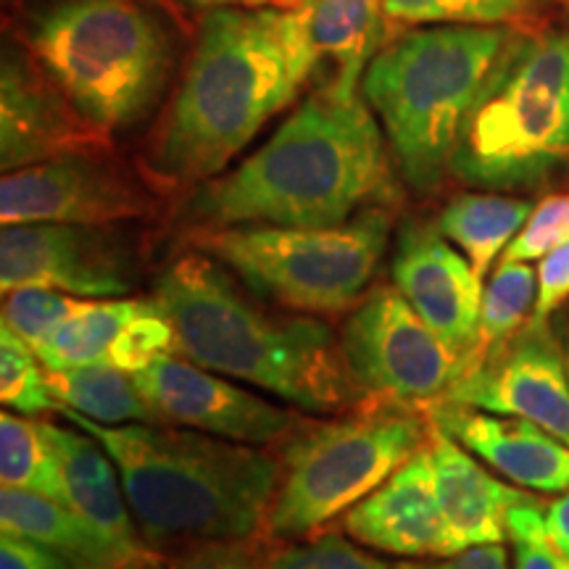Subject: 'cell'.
Wrapping results in <instances>:
<instances>
[{"label": "cell", "mask_w": 569, "mask_h": 569, "mask_svg": "<svg viewBox=\"0 0 569 569\" xmlns=\"http://www.w3.org/2000/svg\"><path fill=\"white\" fill-rule=\"evenodd\" d=\"M317 69L309 3L209 11L180 88L148 140V177L177 190L222 174Z\"/></svg>", "instance_id": "1"}, {"label": "cell", "mask_w": 569, "mask_h": 569, "mask_svg": "<svg viewBox=\"0 0 569 569\" xmlns=\"http://www.w3.org/2000/svg\"><path fill=\"white\" fill-rule=\"evenodd\" d=\"M48 388L63 407L101 425H163V417L134 386L124 369L106 365H84L48 372Z\"/></svg>", "instance_id": "24"}, {"label": "cell", "mask_w": 569, "mask_h": 569, "mask_svg": "<svg viewBox=\"0 0 569 569\" xmlns=\"http://www.w3.org/2000/svg\"><path fill=\"white\" fill-rule=\"evenodd\" d=\"M340 348L367 398L419 409L440 401L469 367L396 284L369 288L343 322Z\"/></svg>", "instance_id": "10"}, {"label": "cell", "mask_w": 569, "mask_h": 569, "mask_svg": "<svg viewBox=\"0 0 569 569\" xmlns=\"http://www.w3.org/2000/svg\"><path fill=\"white\" fill-rule=\"evenodd\" d=\"M319 63H330L322 88L340 96L359 92L365 71L386 42L382 0H306Z\"/></svg>", "instance_id": "22"}, {"label": "cell", "mask_w": 569, "mask_h": 569, "mask_svg": "<svg viewBox=\"0 0 569 569\" xmlns=\"http://www.w3.org/2000/svg\"><path fill=\"white\" fill-rule=\"evenodd\" d=\"M140 282L127 234L92 224H9L0 234V288H53L80 298H122Z\"/></svg>", "instance_id": "11"}, {"label": "cell", "mask_w": 569, "mask_h": 569, "mask_svg": "<svg viewBox=\"0 0 569 569\" xmlns=\"http://www.w3.org/2000/svg\"><path fill=\"white\" fill-rule=\"evenodd\" d=\"M153 196L106 151L69 153L3 172L0 222L111 227L153 213Z\"/></svg>", "instance_id": "12"}, {"label": "cell", "mask_w": 569, "mask_h": 569, "mask_svg": "<svg viewBox=\"0 0 569 569\" xmlns=\"http://www.w3.org/2000/svg\"><path fill=\"white\" fill-rule=\"evenodd\" d=\"M393 569H509V559L501 543H490L475 546L453 557H440L438 561H401Z\"/></svg>", "instance_id": "38"}, {"label": "cell", "mask_w": 569, "mask_h": 569, "mask_svg": "<svg viewBox=\"0 0 569 569\" xmlns=\"http://www.w3.org/2000/svg\"><path fill=\"white\" fill-rule=\"evenodd\" d=\"M264 569H393L338 532H319L301 543L269 546Z\"/></svg>", "instance_id": "32"}, {"label": "cell", "mask_w": 569, "mask_h": 569, "mask_svg": "<svg viewBox=\"0 0 569 569\" xmlns=\"http://www.w3.org/2000/svg\"><path fill=\"white\" fill-rule=\"evenodd\" d=\"M538 274L528 261H501L482 290L478 346H475L472 365H478L482 353L522 327L536 311ZM469 365V367H472Z\"/></svg>", "instance_id": "27"}, {"label": "cell", "mask_w": 569, "mask_h": 569, "mask_svg": "<svg viewBox=\"0 0 569 569\" xmlns=\"http://www.w3.org/2000/svg\"><path fill=\"white\" fill-rule=\"evenodd\" d=\"M269 540H203L172 549H151L124 561L122 569H264Z\"/></svg>", "instance_id": "28"}, {"label": "cell", "mask_w": 569, "mask_h": 569, "mask_svg": "<svg viewBox=\"0 0 569 569\" xmlns=\"http://www.w3.org/2000/svg\"><path fill=\"white\" fill-rule=\"evenodd\" d=\"M388 19L403 24H493L525 19L532 0H382Z\"/></svg>", "instance_id": "30"}, {"label": "cell", "mask_w": 569, "mask_h": 569, "mask_svg": "<svg viewBox=\"0 0 569 569\" xmlns=\"http://www.w3.org/2000/svg\"><path fill=\"white\" fill-rule=\"evenodd\" d=\"M388 206L356 213L332 227L240 224L190 232V246L230 269L253 296L298 311L340 315L369 293L388 251Z\"/></svg>", "instance_id": "9"}, {"label": "cell", "mask_w": 569, "mask_h": 569, "mask_svg": "<svg viewBox=\"0 0 569 569\" xmlns=\"http://www.w3.org/2000/svg\"><path fill=\"white\" fill-rule=\"evenodd\" d=\"M569 161V30L509 42L461 127L451 174L472 188L517 190Z\"/></svg>", "instance_id": "7"}, {"label": "cell", "mask_w": 569, "mask_h": 569, "mask_svg": "<svg viewBox=\"0 0 569 569\" xmlns=\"http://www.w3.org/2000/svg\"><path fill=\"white\" fill-rule=\"evenodd\" d=\"M0 528L59 553L74 569H122L124 557L82 515L34 490H0Z\"/></svg>", "instance_id": "21"}, {"label": "cell", "mask_w": 569, "mask_h": 569, "mask_svg": "<svg viewBox=\"0 0 569 569\" xmlns=\"http://www.w3.org/2000/svg\"><path fill=\"white\" fill-rule=\"evenodd\" d=\"M565 240H569V193L546 198L532 209L528 222L503 251V261L543 259Z\"/></svg>", "instance_id": "35"}, {"label": "cell", "mask_w": 569, "mask_h": 569, "mask_svg": "<svg viewBox=\"0 0 569 569\" xmlns=\"http://www.w3.org/2000/svg\"><path fill=\"white\" fill-rule=\"evenodd\" d=\"M425 409L367 398L330 422L303 425L282 443L280 486L267 515L269 540L309 538L346 515L425 448Z\"/></svg>", "instance_id": "8"}, {"label": "cell", "mask_w": 569, "mask_h": 569, "mask_svg": "<svg viewBox=\"0 0 569 569\" xmlns=\"http://www.w3.org/2000/svg\"><path fill=\"white\" fill-rule=\"evenodd\" d=\"M567 372H569V346H567Z\"/></svg>", "instance_id": "42"}, {"label": "cell", "mask_w": 569, "mask_h": 569, "mask_svg": "<svg viewBox=\"0 0 569 569\" xmlns=\"http://www.w3.org/2000/svg\"><path fill=\"white\" fill-rule=\"evenodd\" d=\"M546 528L557 549L569 557V490L546 507Z\"/></svg>", "instance_id": "39"}, {"label": "cell", "mask_w": 569, "mask_h": 569, "mask_svg": "<svg viewBox=\"0 0 569 569\" xmlns=\"http://www.w3.org/2000/svg\"><path fill=\"white\" fill-rule=\"evenodd\" d=\"M109 134L92 127L38 61L6 51L0 74V167H32L69 153L106 151Z\"/></svg>", "instance_id": "16"}, {"label": "cell", "mask_w": 569, "mask_h": 569, "mask_svg": "<svg viewBox=\"0 0 569 569\" xmlns=\"http://www.w3.org/2000/svg\"><path fill=\"white\" fill-rule=\"evenodd\" d=\"M0 401L6 409L30 417L59 407L48 388V369L34 348L6 325L0 327Z\"/></svg>", "instance_id": "29"}, {"label": "cell", "mask_w": 569, "mask_h": 569, "mask_svg": "<svg viewBox=\"0 0 569 569\" xmlns=\"http://www.w3.org/2000/svg\"><path fill=\"white\" fill-rule=\"evenodd\" d=\"M440 401L530 419L569 446L567 356L549 319L530 317L515 336L488 348Z\"/></svg>", "instance_id": "13"}, {"label": "cell", "mask_w": 569, "mask_h": 569, "mask_svg": "<svg viewBox=\"0 0 569 569\" xmlns=\"http://www.w3.org/2000/svg\"><path fill=\"white\" fill-rule=\"evenodd\" d=\"M90 303L92 298L69 296L53 288H17L3 293V325L38 351L67 319L80 315Z\"/></svg>", "instance_id": "31"}, {"label": "cell", "mask_w": 569, "mask_h": 569, "mask_svg": "<svg viewBox=\"0 0 569 569\" xmlns=\"http://www.w3.org/2000/svg\"><path fill=\"white\" fill-rule=\"evenodd\" d=\"M536 206L525 198L496 193H465L440 211V232L467 256L478 280H486L496 256L507 251Z\"/></svg>", "instance_id": "23"}, {"label": "cell", "mask_w": 569, "mask_h": 569, "mask_svg": "<svg viewBox=\"0 0 569 569\" xmlns=\"http://www.w3.org/2000/svg\"><path fill=\"white\" fill-rule=\"evenodd\" d=\"M390 277L417 315L472 365L482 280L438 224L425 219H407L401 224L390 259Z\"/></svg>", "instance_id": "15"}, {"label": "cell", "mask_w": 569, "mask_h": 569, "mask_svg": "<svg viewBox=\"0 0 569 569\" xmlns=\"http://www.w3.org/2000/svg\"><path fill=\"white\" fill-rule=\"evenodd\" d=\"M174 351H180V343H177L172 322L161 315V309L153 301H146L138 311V317L113 340L109 356H106V365H113L134 375L151 367L161 356H169Z\"/></svg>", "instance_id": "33"}, {"label": "cell", "mask_w": 569, "mask_h": 569, "mask_svg": "<svg viewBox=\"0 0 569 569\" xmlns=\"http://www.w3.org/2000/svg\"><path fill=\"white\" fill-rule=\"evenodd\" d=\"M306 0H238L240 9H298Z\"/></svg>", "instance_id": "40"}, {"label": "cell", "mask_w": 569, "mask_h": 569, "mask_svg": "<svg viewBox=\"0 0 569 569\" xmlns=\"http://www.w3.org/2000/svg\"><path fill=\"white\" fill-rule=\"evenodd\" d=\"M343 530L356 543L401 559L448 557L446 519L427 443L346 511Z\"/></svg>", "instance_id": "17"}, {"label": "cell", "mask_w": 569, "mask_h": 569, "mask_svg": "<svg viewBox=\"0 0 569 569\" xmlns=\"http://www.w3.org/2000/svg\"><path fill=\"white\" fill-rule=\"evenodd\" d=\"M56 411L106 448L151 549L248 540L267 528L280 459L259 446L163 425H101L59 403Z\"/></svg>", "instance_id": "4"}, {"label": "cell", "mask_w": 569, "mask_h": 569, "mask_svg": "<svg viewBox=\"0 0 569 569\" xmlns=\"http://www.w3.org/2000/svg\"><path fill=\"white\" fill-rule=\"evenodd\" d=\"M151 301L172 322L180 351L211 372L309 415H340L367 401L330 325L267 306L196 248L161 269Z\"/></svg>", "instance_id": "3"}, {"label": "cell", "mask_w": 569, "mask_h": 569, "mask_svg": "<svg viewBox=\"0 0 569 569\" xmlns=\"http://www.w3.org/2000/svg\"><path fill=\"white\" fill-rule=\"evenodd\" d=\"M132 377L163 422L209 432L234 443H288L306 425L301 417L274 407L272 401L251 390L232 386L224 375L196 365L188 356L184 359H177L174 353L161 356Z\"/></svg>", "instance_id": "14"}, {"label": "cell", "mask_w": 569, "mask_h": 569, "mask_svg": "<svg viewBox=\"0 0 569 569\" xmlns=\"http://www.w3.org/2000/svg\"><path fill=\"white\" fill-rule=\"evenodd\" d=\"M0 569H74L67 559L30 538L3 532L0 538Z\"/></svg>", "instance_id": "37"}, {"label": "cell", "mask_w": 569, "mask_h": 569, "mask_svg": "<svg viewBox=\"0 0 569 569\" xmlns=\"http://www.w3.org/2000/svg\"><path fill=\"white\" fill-rule=\"evenodd\" d=\"M0 480L3 488L34 490L67 503L59 457L48 443L40 422L13 411H3L0 417Z\"/></svg>", "instance_id": "26"}, {"label": "cell", "mask_w": 569, "mask_h": 569, "mask_svg": "<svg viewBox=\"0 0 569 569\" xmlns=\"http://www.w3.org/2000/svg\"><path fill=\"white\" fill-rule=\"evenodd\" d=\"M425 415L482 465L519 488L538 493L569 490V446L530 419L436 401Z\"/></svg>", "instance_id": "18"}, {"label": "cell", "mask_w": 569, "mask_h": 569, "mask_svg": "<svg viewBox=\"0 0 569 569\" xmlns=\"http://www.w3.org/2000/svg\"><path fill=\"white\" fill-rule=\"evenodd\" d=\"M193 9H203V11H213V9H227V6H238V0H184Z\"/></svg>", "instance_id": "41"}, {"label": "cell", "mask_w": 569, "mask_h": 569, "mask_svg": "<svg viewBox=\"0 0 569 569\" xmlns=\"http://www.w3.org/2000/svg\"><path fill=\"white\" fill-rule=\"evenodd\" d=\"M507 532L515 549V569H569V557L557 549L546 528V507L525 493L511 507Z\"/></svg>", "instance_id": "34"}, {"label": "cell", "mask_w": 569, "mask_h": 569, "mask_svg": "<svg viewBox=\"0 0 569 569\" xmlns=\"http://www.w3.org/2000/svg\"><path fill=\"white\" fill-rule=\"evenodd\" d=\"M436 467L438 498L448 532V557L475 546L503 543L509 538L507 517L522 490L507 486L480 465L465 446L430 422L427 436Z\"/></svg>", "instance_id": "19"}, {"label": "cell", "mask_w": 569, "mask_h": 569, "mask_svg": "<svg viewBox=\"0 0 569 569\" xmlns=\"http://www.w3.org/2000/svg\"><path fill=\"white\" fill-rule=\"evenodd\" d=\"M40 63L71 106L103 134L151 109L172 63V42L134 0H56L27 32Z\"/></svg>", "instance_id": "6"}, {"label": "cell", "mask_w": 569, "mask_h": 569, "mask_svg": "<svg viewBox=\"0 0 569 569\" xmlns=\"http://www.w3.org/2000/svg\"><path fill=\"white\" fill-rule=\"evenodd\" d=\"M386 140L365 96L319 88L259 151L196 184L177 219L190 232L343 224L396 196Z\"/></svg>", "instance_id": "2"}, {"label": "cell", "mask_w": 569, "mask_h": 569, "mask_svg": "<svg viewBox=\"0 0 569 569\" xmlns=\"http://www.w3.org/2000/svg\"><path fill=\"white\" fill-rule=\"evenodd\" d=\"M569 298V240L540 259L538 267V301L532 317L549 319Z\"/></svg>", "instance_id": "36"}, {"label": "cell", "mask_w": 569, "mask_h": 569, "mask_svg": "<svg viewBox=\"0 0 569 569\" xmlns=\"http://www.w3.org/2000/svg\"><path fill=\"white\" fill-rule=\"evenodd\" d=\"M48 443L59 457L67 486V507L82 515L124 561L146 549L138 525L127 503L119 469L106 448L80 427L40 422Z\"/></svg>", "instance_id": "20"}, {"label": "cell", "mask_w": 569, "mask_h": 569, "mask_svg": "<svg viewBox=\"0 0 569 569\" xmlns=\"http://www.w3.org/2000/svg\"><path fill=\"white\" fill-rule=\"evenodd\" d=\"M142 303L146 301H132V298L92 301L80 315L67 319L34 353L48 372L106 361L113 340L138 317Z\"/></svg>", "instance_id": "25"}, {"label": "cell", "mask_w": 569, "mask_h": 569, "mask_svg": "<svg viewBox=\"0 0 569 569\" xmlns=\"http://www.w3.org/2000/svg\"><path fill=\"white\" fill-rule=\"evenodd\" d=\"M515 32L493 24H430L388 42L361 80V96L419 196L451 174L453 148Z\"/></svg>", "instance_id": "5"}]
</instances>
